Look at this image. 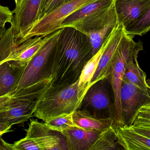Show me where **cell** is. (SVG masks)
<instances>
[{
  "label": "cell",
  "mask_w": 150,
  "mask_h": 150,
  "mask_svg": "<svg viewBox=\"0 0 150 150\" xmlns=\"http://www.w3.org/2000/svg\"><path fill=\"white\" fill-rule=\"evenodd\" d=\"M94 55L88 36L71 27L60 29L50 55L51 85H68L79 80L86 63Z\"/></svg>",
  "instance_id": "obj_1"
},
{
  "label": "cell",
  "mask_w": 150,
  "mask_h": 150,
  "mask_svg": "<svg viewBox=\"0 0 150 150\" xmlns=\"http://www.w3.org/2000/svg\"><path fill=\"white\" fill-rule=\"evenodd\" d=\"M97 82L79 85V80L72 84L50 85L38 99L33 117L45 121L64 113H71L79 109L88 89Z\"/></svg>",
  "instance_id": "obj_2"
},
{
  "label": "cell",
  "mask_w": 150,
  "mask_h": 150,
  "mask_svg": "<svg viewBox=\"0 0 150 150\" xmlns=\"http://www.w3.org/2000/svg\"><path fill=\"white\" fill-rule=\"evenodd\" d=\"M135 35L127 34L126 31L122 38L114 56L108 79L112 90L114 96V120L116 130L122 127L121 87L128 62L139 52L143 50V43L141 40L136 42L133 38Z\"/></svg>",
  "instance_id": "obj_3"
},
{
  "label": "cell",
  "mask_w": 150,
  "mask_h": 150,
  "mask_svg": "<svg viewBox=\"0 0 150 150\" xmlns=\"http://www.w3.org/2000/svg\"><path fill=\"white\" fill-rule=\"evenodd\" d=\"M115 0H96L69 16L63 21L61 29L75 28L84 33L98 30L104 26L115 9Z\"/></svg>",
  "instance_id": "obj_4"
},
{
  "label": "cell",
  "mask_w": 150,
  "mask_h": 150,
  "mask_svg": "<svg viewBox=\"0 0 150 150\" xmlns=\"http://www.w3.org/2000/svg\"><path fill=\"white\" fill-rule=\"evenodd\" d=\"M60 30L56 31L49 40L28 63L11 96L33 86L45 78L50 77L49 62L50 55L56 44Z\"/></svg>",
  "instance_id": "obj_5"
},
{
  "label": "cell",
  "mask_w": 150,
  "mask_h": 150,
  "mask_svg": "<svg viewBox=\"0 0 150 150\" xmlns=\"http://www.w3.org/2000/svg\"><path fill=\"white\" fill-rule=\"evenodd\" d=\"M96 0H69L46 14L37 21L22 42L36 36H45L61 29L67 18L79 9Z\"/></svg>",
  "instance_id": "obj_6"
},
{
  "label": "cell",
  "mask_w": 150,
  "mask_h": 150,
  "mask_svg": "<svg viewBox=\"0 0 150 150\" xmlns=\"http://www.w3.org/2000/svg\"><path fill=\"white\" fill-rule=\"evenodd\" d=\"M120 97L122 127H130L140 108L150 103V87L142 89L123 78Z\"/></svg>",
  "instance_id": "obj_7"
},
{
  "label": "cell",
  "mask_w": 150,
  "mask_h": 150,
  "mask_svg": "<svg viewBox=\"0 0 150 150\" xmlns=\"http://www.w3.org/2000/svg\"><path fill=\"white\" fill-rule=\"evenodd\" d=\"M110 83L106 78L93 84L86 92L79 109L98 118L111 117L114 119V105L108 87Z\"/></svg>",
  "instance_id": "obj_8"
},
{
  "label": "cell",
  "mask_w": 150,
  "mask_h": 150,
  "mask_svg": "<svg viewBox=\"0 0 150 150\" xmlns=\"http://www.w3.org/2000/svg\"><path fill=\"white\" fill-rule=\"evenodd\" d=\"M43 0H23L12 11L14 46L21 44L34 24L40 18Z\"/></svg>",
  "instance_id": "obj_9"
},
{
  "label": "cell",
  "mask_w": 150,
  "mask_h": 150,
  "mask_svg": "<svg viewBox=\"0 0 150 150\" xmlns=\"http://www.w3.org/2000/svg\"><path fill=\"white\" fill-rule=\"evenodd\" d=\"M40 97L33 94L11 96L8 106L0 110V120L11 126L28 121L33 117L37 100Z\"/></svg>",
  "instance_id": "obj_10"
},
{
  "label": "cell",
  "mask_w": 150,
  "mask_h": 150,
  "mask_svg": "<svg viewBox=\"0 0 150 150\" xmlns=\"http://www.w3.org/2000/svg\"><path fill=\"white\" fill-rule=\"evenodd\" d=\"M25 130V137L33 141L40 150H68L61 133L50 129L45 123L30 119L29 127Z\"/></svg>",
  "instance_id": "obj_11"
},
{
  "label": "cell",
  "mask_w": 150,
  "mask_h": 150,
  "mask_svg": "<svg viewBox=\"0 0 150 150\" xmlns=\"http://www.w3.org/2000/svg\"><path fill=\"white\" fill-rule=\"evenodd\" d=\"M125 33V27L119 24L112 31L91 82L108 77L115 51Z\"/></svg>",
  "instance_id": "obj_12"
},
{
  "label": "cell",
  "mask_w": 150,
  "mask_h": 150,
  "mask_svg": "<svg viewBox=\"0 0 150 150\" xmlns=\"http://www.w3.org/2000/svg\"><path fill=\"white\" fill-rule=\"evenodd\" d=\"M55 32L46 36L33 37L25 40L18 45L14 46L4 62L12 61L22 66H26L43 46L53 37Z\"/></svg>",
  "instance_id": "obj_13"
},
{
  "label": "cell",
  "mask_w": 150,
  "mask_h": 150,
  "mask_svg": "<svg viewBox=\"0 0 150 150\" xmlns=\"http://www.w3.org/2000/svg\"><path fill=\"white\" fill-rule=\"evenodd\" d=\"M118 24L124 27L138 20L150 7V0H115Z\"/></svg>",
  "instance_id": "obj_14"
},
{
  "label": "cell",
  "mask_w": 150,
  "mask_h": 150,
  "mask_svg": "<svg viewBox=\"0 0 150 150\" xmlns=\"http://www.w3.org/2000/svg\"><path fill=\"white\" fill-rule=\"evenodd\" d=\"M68 150H90L100 133L74 126L61 132Z\"/></svg>",
  "instance_id": "obj_15"
},
{
  "label": "cell",
  "mask_w": 150,
  "mask_h": 150,
  "mask_svg": "<svg viewBox=\"0 0 150 150\" xmlns=\"http://www.w3.org/2000/svg\"><path fill=\"white\" fill-rule=\"evenodd\" d=\"M25 67L12 61L0 64V97L14 93Z\"/></svg>",
  "instance_id": "obj_16"
},
{
  "label": "cell",
  "mask_w": 150,
  "mask_h": 150,
  "mask_svg": "<svg viewBox=\"0 0 150 150\" xmlns=\"http://www.w3.org/2000/svg\"><path fill=\"white\" fill-rule=\"evenodd\" d=\"M117 141L123 149L150 150V138L130 127H119L116 130Z\"/></svg>",
  "instance_id": "obj_17"
},
{
  "label": "cell",
  "mask_w": 150,
  "mask_h": 150,
  "mask_svg": "<svg viewBox=\"0 0 150 150\" xmlns=\"http://www.w3.org/2000/svg\"><path fill=\"white\" fill-rule=\"evenodd\" d=\"M73 117L74 123L77 127L97 131L99 133L103 132L111 126H114L113 118H98L82 109H77L74 112Z\"/></svg>",
  "instance_id": "obj_18"
},
{
  "label": "cell",
  "mask_w": 150,
  "mask_h": 150,
  "mask_svg": "<svg viewBox=\"0 0 150 150\" xmlns=\"http://www.w3.org/2000/svg\"><path fill=\"white\" fill-rule=\"evenodd\" d=\"M118 25V18L115 7L114 9L104 26L98 30L86 33L90 39L93 49V55L100 49L106 39Z\"/></svg>",
  "instance_id": "obj_19"
},
{
  "label": "cell",
  "mask_w": 150,
  "mask_h": 150,
  "mask_svg": "<svg viewBox=\"0 0 150 150\" xmlns=\"http://www.w3.org/2000/svg\"><path fill=\"white\" fill-rule=\"evenodd\" d=\"M138 55L131 58L127 63L123 78L140 88H150L147 83V75L140 68L137 61Z\"/></svg>",
  "instance_id": "obj_20"
},
{
  "label": "cell",
  "mask_w": 150,
  "mask_h": 150,
  "mask_svg": "<svg viewBox=\"0 0 150 150\" xmlns=\"http://www.w3.org/2000/svg\"><path fill=\"white\" fill-rule=\"evenodd\" d=\"M109 37V35L104 41L100 49L87 61L84 66L79 79V85H86L91 83L92 79L98 66L100 57L106 47Z\"/></svg>",
  "instance_id": "obj_21"
},
{
  "label": "cell",
  "mask_w": 150,
  "mask_h": 150,
  "mask_svg": "<svg viewBox=\"0 0 150 150\" xmlns=\"http://www.w3.org/2000/svg\"><path fill=\"white\" fill-rule=\"evenodd\" d=\"M118 144L116 129L112 126L100 134L90 150L120 149Z\"/></svg>",
  "instance_id": "obj_22"
},
{
  "label": "cell",
  "mask_w": 150,
  "mask_h": 150,
  "mask_svg": "<svg viewBox=\"0 0 150 150\" xmlns=\"http://www.w3.org/2000/svg\"><path fill=\"white\" fill-rule=\"evenodd\" d=\"M73 113L62 114L47 119L44 122L50 129L61 133L65 129L76 126L73 120Z\"/></svg>",
  "instance_id": "obj_23"
},
{
  "label": "cell",
  "mask_w": 150,
  "mask_h": 150,
  "mask_svg": "<svg viewBox=\"0 0 150 150\" xmlns=\"http://www.w3.org/2000/svg\"><path fill=\"white\" fill-rule=\"evenodd\" d=\"M126 33L143 36L150 31V7L134 23L125 28Z\"/></svg>",
  "instance_id": "obj_24"
},
{
  "label": "cell",
  "mask_w": 150,
  "mask_h": 150,
  "mask_svg": "<svg viewBox=\"0 0 150 150\" xmlns=\"http://www.w3.org/2000/svg\"><path fill=\"white\" fill-rule=\"evenodd\" d=\"M132 126L150 129V103L140 108Z\"/></svg>",
  "instance_id": "obj_25"
},
{
  "label": "cell",
  "mask_w": 150,
  "mask_h": 150,
  "mask_svg": "<svg viewBox=\"0 0 150 150\" xmlns=\"http://www.w3.org/2000/svg\"><path fill=\"white\" fill-rule=\"evenodd\" d=\"M8 150H40L33 141L26 137L15 142L13 144L8 143Z\"/></svg>",
  "instance_id": "obj_26"
},
{
  "label": "cell",
  "mask_w": 150,
  "mask_h": 150,
  "mask_svg": "<svg viewBox=\"0 0 150 150\" xmlns=\"http://www.w3.org/2000/svg\"><path fill=\"white\" fill-rule=\"evenodd\" d=\"M13 13L8 7L0 5V26H5L7 23H11Z\"/></svg>",
  "instance_id": "obj_27"
},
{
  "label": "cell",
  "mask_w": 150,
  "mask_h": 150,
  "mask_svg": "<svg viewBox=\"0 0 150 150\" xmlns=\"http://www.w3.org/2000/svg\"><path fill=\"white\" fill-rule=\"evenodd\" d=\"M69 1V0H53L52 1V2L51 4L49 5V7L47 8V10L46 11L44 16H45L46 14H47L48 12H50L53 10L54 9L57 7L63 4L64 3Z\"/></svg>",
  "instance_id": "obj_28"
},
{
  "label": "cell",
  "mask_w": 150,
  "mask_h": 150,
  "mask_svg": "<svg viewBox=\"0 0 150 150\" xmlns=\"http://www.w3.org/2000/svg\"><path fill=\"white\" fill-rule=\"evenodd\" d=\"M12 126L0 120V137H1L3 135L11 132Z\"/></svg>",
  "instance_id": "obj_29"
},
{
  "label": "cell",
  "mask_w": 150,
  "mask_h": 150,
  "mask_svg": "<svg viewBox=\"0 0 150 150\" xmlns=\"http://www.w3.org/2000/svg\"><path fill=\"white\" fill-rule=\"evenodd\" d=\"M11 97V95L0 97V110L4 109L8 106Z\"/></svg>",
  "instance_id": "obj_30"
},
{
  "label": "cell",
  "mask_w": 150,
  "mask_h": 150,
  "mask_svg": "<svg viewBox=\"0 0 150 150\" xmlns=\"http://www.w3.org/2000/svg\"><path fill=\"white\" fill-rule=\"evenodd\" d=\"M130 128L133 129L134 130L147 137L150 138V129H146L141 128L137 127L132 126Z\"/></svg>",
  "instance_id": "obj_31"
},
{
  "label": "cell",
  "mask_w": 150,
  "mask_h": 150,
  "mask_svg": "<svg viewBox=\"0 0 150 150\" xmlns=\"http://www.w3.org/2000/svg\"><path fill=\"white\" fill-rule=\"evenodd\" d=\"M52 1L53 0H43L40 18H41L44 16L46 11L47 10V8H48L49 5L51 4V3H52Z\"/></svg>",
  "instance_id": "obj_32"
},
{
  "label": "cell",
  "mask_w": 150,
  "mask_h": 150,
  "mask_svg": "<svg viewBox=\"0 0 150 150\" xmlns=\"http://www.w3.org/2000/svg\"><path fill=\"white\" fill-rule=\"evenodd\" d=\"M0 150H8L6 142L1 139V137H0Z\"/></svg>",
  "instance_id": "obj_33"
},
{
  "label": "cell",
  "mask_w": 150,
  "mask_h": 150,
  "mask_svg": "<svg viewBox=\"0 0 150 150\" xmlns=\"http://www.w3.org/2000/svg\"><path fill=\"white\" fill-rule=\"evenodd\" d=\"M6 29H7L5 28V26H0V40L4 34Z\"/></svg>",
  "instance_id": "obj_34"
},
{
  "label": "cell",
  "mask_w": 150,
  "mask_h": 150,
  "mask_svg": "<svg viewBox=\"0 0 150 150\" xmlns=\"http://www.w3.org/2000/svg\"><path fill=\"white\" fill-rule=\"evenodd\" d=\"M23 0H15V3H16V7L18 6L21 3V2Z\"/></svg>",
  "instance_id": "obj_35"
},
{
  "label": "cell",
  "mask_w": 150,
  "mask_h": 150,
  "mask_svg": "<svg viewBox=\"0 0 150 150\" xmlns=\"http://www.w3.org/2000/svg\"><path fill=\"white\" fill-rule=\"evenodd\" d=\"M147 82L148 85H149V86L150 87V78H149V79H147Z\"/></svg>",
  "instance_id": "obj_36"
}]
</instances>
